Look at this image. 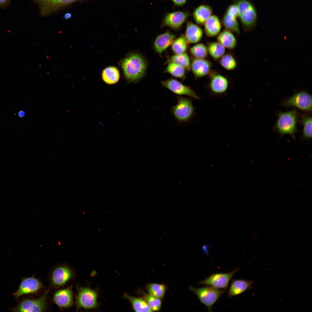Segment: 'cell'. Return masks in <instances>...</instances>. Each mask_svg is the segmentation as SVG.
I'll list each match as a JSON object with an SVG mask.
<instances>
[{
    "label": "cell",
    "mask_w": 312,
    "mask_h": 312,
    "mask_svg": "<svg viewBox=\"0 0 312 312\" xmlns=\"http://www.w3.org/2000/svg\"><path fill=\"white\" fill-rule=\"evenodd\" d=\"M121 66L127 80L130 82L136 83L144 76L147 63L141 54L133 52L128 54L122 60Z\"/></svg>",
    "instance_id": "obj_1"
},
{
    "label": "cell",
    "mask_w": 312,
    "mask_h": 312,
    "mask_svg": "<svg viewBox=\"0 0 312 312\" xmlns=\"http://www.w3.org/2000/svg\"><path fill=\"white\" fill-rule=\"evenodd\" d=\"M176 98L177 103L171 107L170 110L171 114L179 123L189 122L195 113L192 98L177 96Z\"/></svg>",
    "instance_id": "obj_2"
},
{
    "label": "cell",
    "mask_w": 312,
    "mask_h": 312,
    "mask_svg": "<svg viewBox=\"0 0 312 312\" xmlns=\"http://www.w3.org/2000/svg\"><path fill=\"white\" fill-rule=\"evenodd\" d=\"M297 116L296 110L280 112L275 126L277 132L281 135L289 134L294 139Z\"/></svg>",
    "instance_id": "obj_3"
},
{
    "label": "cell",
    "mask_w": 312,
    "mask_h": 312,
    "mask_svg": "<svg viewBox=\"0 0 312 312\" xmlns=\"http://www.w3.org/2000/svg\"><path fill=\"white\" fill-rule=\"evenodd\" d=\"M190 290L198 297L200 302L211 312L215 302L224 292V290L212 287H205L200 288L190 287Z\"/></svg>",
    "instance_id": "obj_4"
},
{
    "label": "cell",
    "mask_w": 312,
    "mask_h": 312,
    "mask_svg": "<svg viewBox=\"0 0 312 312\" xmlns=\"http://www.w3.org/2000/svg\"><path fill=\"white\" fill-rule=\"evenodd\" d=\"M236 4L239 8V16L244 27L247 30L255 25L257 19L256 10L254 5L248 0H238Z\"/></svg>",
    "instance_id": "obj_5"
},
{
    "label": "cell",
    "mask_w": 312,
    "mask_h": 312,
    "mask_svg": "<svg viewBox=\"0 0 312 312\" xmlns=\"http://www.w3.org/2000/svg\"><path fill=\"white\" fill-rule=\"evenodd\" d=\"M49 290L46 291L39 298L35 299H24L13 309L14 312H42L46 310Z\"/></svg>",
    "instance_id": "obj_6"
},
{
    "label": "cell",
    "mask_w": 312,
    "mask_h": 312,
    "mask_svg": "<svg viewBox=\"0 0 312 312\" xmlns=\"http://www.w3.org/2000/svg\"><path fill=\"white\" fill-rule=\"evenodd\" d=\"M97 291L87 287L78 289L76 298L77 308L86 309H95L98 306Z\"/></svg>",
    "instance_id": "obj_7"
},
{
    "label": "cell",
    "mask_w": 312,
    "mask_h": 312,
    "mask_svg": "<svg viewBox=\"0 0 312 312\" xmlns=\"http://www.w3.org/2000/svg\"><path fill=\"white\" fill-rule=\"evenodd\" d=\"M210 76L208 86L209 94L214 97H222L226 94L229 86L228 79L217 73H213Z\"/></svg>",
    "instance_id": "obj_8"
},
{
    "label": "cell",
    "mask_w": 312,
    "mask_h": 312,
    "mask_svg": "<svg viewBox=\"0 0 312 312\" xmlns=\"http://www.w3.org/2000/svg\"><path fill=\"white\" fill-rule=\"evenodd\" d=\"M237 268L230 272L213 274L201 281L199 283L210 286L218 289L227 290L230 281L233 275L238 270Z\"/></svg>",
    "instance_id": "obj_9"
},
{
    "label": "cell",
    "mask_w": 312,
    "mask_h": 312,
    "mask_svg": "<svg viewBox=\"0 0 312 312\" xmlns=\"http://www.w3.org/2000/svg\"><path fill=\"white\" fill-rule=\"evenodd\" d=\"M284 106L296 107L301 110L311 112L312 96L307 92H300L283 101Z\"/></svg>",
    "instance_id": "obj_10"
},
{
    "label": "cell",
    "mask_w": 312,
    "mask_h": 312,
    "mask_svg": "<svg viewBox=\"0 0 312 312\" xmlns=\"http://www.w3.org/2000/svg\"><path fill=\"white\" fill-rule=\"evenodd\" d=\"M161 83L163 87L177 95H186L197 100L200 99L190 87L184 85L176 79L171 78L161 81Z\"/></svg>",
    "instance_id": "obj_11"
},
{
    "label": "cell",
    "mask_w": 312,
    "mask_h": 312,
    "mask_svg": "<svg viewBox=\"0 0 312 312\" xmlns=\"http://www.w3.org/2000/svg\"><path fill=\"white\" fill-rule=\"evenodd\" d=\"M42 287L40 282L36 278L34 277L26 278L22 280L18 289L13 295L18 298L23 295L34 293Z\"/></svg>",
    "instance_id": "obj_12"
},
{
    "label": "cell",
    "mask_w": 312,
    "mask_h": 312,
    "mask_svg": "<svg viewBox=\"0 0 312 312\" xmlns=\"http://www.w3.org/2000/svg\"><path fill=\"white\" fill-rule=\"evenodd\" d=\"M188 16L187 13L182 11L168 13L164 18L162 26L178 29L185 22Z\"/></svg>",
    "instance_id": "obj_13"
},
{
    "label": "cell",
    "mask_w": 312,
    "mask_h": 312,
    "mask_svg": "<svg viewBox=\"0 0 312 312\" xmlns=\"http://www.w3.org/2000/svg\"><path fill=\"white\" fill-rule=\"evenodd\" d=\"M254 281L252 280L233 279L228 292L229 299L239 295L245 291L252 289Z\"/></svg>",
    "instance_id": "obj_14"
},
{
    "label": "cell",
    "mask_w": 312,
    "mask_h": 312,
    "mask_svg": "<svg viewBox=\"0 0 312 312\" xmlns=\"http://www.w3.org/2000/svg\"><path fill=\"white\" fill-rule=\"evenodd\" d=\"M72 286L60 290L55 294L53 300L58 306L62 308L71 307L73 303Z\"/></svg>",
    "instance_id": "obj_15"
},
{
    "label": "cell",
    "mask_w": 312,
    "mask_h": 312,
    "mask_svg": "<svg viewBox=\"0 0 312 312\" xmlns=\"http://www.w3.org/2000/svg\"><path fill=\"white\" fill-rule=\"evenodd\" d=\"M211 67V62L205 59L195 58L191 64V69L196 78L207 75L210 72Z\"/></svg>",
    "instance_id": "obj_16"
},
{
    "label": "cell",
    "mask_w": 312,
    "mask_h": 312,
    "mask_svg": "<svg viewBox=\"0 0 312 312\" xmlns=\"http://www.w3.org/2000/svg\"><path fill=\"white\" fill-rule=\"evenodd\" d=\"M73 273L68 268L65 266L59 267L55 269L52 275L53 284L57 286L65 284L71 278Z\"/></svg>",
    "instance_id": "obj_17"
},
{
    "label": "cell",
    "mask_w": 312,
    "mask_h": 312,
    "mask_svg": "<svg viewBox=\"0 0 312 312\" xmlns=\"http://www.w3.org/2000/svg\"><path fill=\"white\" fill-rule=\"evenodd\" d=\"M175 38L174 36L169 32L159 35L154 42L156 51L160 55L172 44Z\"/></svg>",
    "instance_id": "obj_18"
},
{
    "label": "cell",
    "mask_w": 312,
    "mask_h": 312,
    "mask_svg": "<svg viewBox=\"0 0 312 312\" xmlns=\"http://www.w3.org/2000/svg\"><path fill=\"white\" fill-rule=\"evenodd\" d=\"M203 35L202 29L198 26L191 22L187 25L185 37L188 43H196L199 41Z\"/></svg>",
    "instance_id": "obj_19"
},
{
    "label": "cell",
    "mask_w": 312,
    "mask_h": 312,
    "mask_svg": "<svg viewBox=\"0 0 312 312\" xmlns=\"http://www.w3.org/2000/svg\"><path fill=\"white\" fill-rule=\"evenodd\" d=\"M205 30L206 35L213 37L218 35L221 30V24L218 17L211 15L204 23Z\"/></svg>",
    "instance_id": "obj_20"
},
{
    "label": "cell",
    "mask_w": 312,
    "mask_h": 312,
    "mask_svg": "<svg viewBox=\"0 0 312 312\" xmlns=\"http://www.w3.org/2000/svg\"><path fill=\"white\" fill-rule=\"evenodd\" d=\"M217 41L225 48L233 49L237 44L235 37L231 31L226 29L220 33L217 37Z\"/></svg>",
    "instance_id": "obj_21"
},
{
    "label": "cell",
    "mask_w": 312,
    "mask_h": 312,
    "mask_svg": "<svg viewBox=\"0 0 312 312\" xmlns=\"http://www.w3.org/2000/svg\"><path fill=\"white\" fill-rule=\"evenodd\" d=\"M211 8L208 5H201L198 7L193 13L194 19L197 23L200 25L204 24L211 15Z\"/></svg>",
    "instance_id": "obj_22"
},
{
    "label": "cell",
    "mask_w": 312,
    "mask_h": 312,
    "mask_svg": "<svg viewBox=\"0 0 312 312\" xmlns=\"http://www.w3.org/2000/svg\"><path fill=\"white\" fill-rule=\"evenodd\" d=\"M124 296L130 302L135 311H153L144 298L131 296L126 294H124Z\"/></svg>",
    "instance_id": "obj_23"
},
{
    "label": "cell",
    "mask_w": 312,
    "mask_h": 312,
    "mask_svg": "<svg viewBox=\"0 0 312 312\" xmlns=\"http://www.w3.org/2000/svg\"><path fill=\"white\" fill-rule=\"evenodd\" d=\"M120 73L118 69L114 66L105 68L102 71V77L104 81L108 84L116 83L120 78Z\"/></svg>",
    "instance_id": "obj_24"
},
{
    "label": "cell",
    "mask_w": 312,
    "mask_h": 312,
    "mask_svg": "<svg viewBox=\"0 0 312 312\" xmlns=\"http://www.w3.org/2000/svg\"><path fill=\"white\" fill-rule=\"evenodd\" d=\"M222 23L226 29L240 34L239 23L236 17L226 13L223 17Z\"/></svg>",
    "instance_id": "obj_25"
},
{
    "label": "cell",
    "mask_w": 312,
    "mask_h": 312,
    "mask_svg": "<svg viewBox=\"0 0 312 312\" xmlns=\"http://www.w3.org/2000/svg\"><path fill=\"white\" fill-rule=\"evenodd\" d=\"M168 62H173L180 65L185 70H190L191 69V63L189 57L187 53H185L176 54L171 56L169 58Z\"/></svg>",
    "instance_id": "obj_26"
},
{
    "label": "cell",
    "mask_w": 312,
    "mask_h": 312,
    "mask_svg": "<svg viewBox=\"0 0 312 312\" xmlns=\"http://www.w3.org/2000/svg\"><path fill=\"white\" fill-rule=\"evenodd\" d=\"M208 53L215 60L220 58L225 52V48L217 42H209L207 47Z\"/></svg>",
    "instance_id": "obj_27"
},
{
    "label": "cell",
    "mask_w": 312,
    "mask_h": 312,
    "mask_svg": "<svg viewBox=\"0 0 312 312\" xmlns=\"http://www.w3.org/2000/svg\"><path fill=\"white\" fill-rule=\"evenodd\" d=\"M146 289L149 294L161 298L165 294L166 286L163 284L150 283L146 285Z\"/></svg>",
    "instance_id": "obj_28"
},
{
    "label": "cell",
    "mask_w": 312,
    "mask_h": 312,
    "mask_svg": "<svg viewBox=\"0 0 312 312\" xmlns=\"http://www.w3.org/2000/svg\"><path fill=\"white\" fill-rule=\"evenodd\" d=\"M140 293L143 296L148 305L153 311H159L161 307V302L160 298L155 297L140 290Z\"/></svg>",
    "instance_id": "obj_29"
},
{
    "label": "cell",
    "mask_w": 312,
    "mask_h": 312,
    "mask_svg": "<svg viewBox=\"0 0 312 312\" xmlns=\"http://www.w3.org/2000/svg\"><path fill=\"white\" fill-rule=\"evenodd\" d=\"M165 72L168 73L173 76L181 79L185 77V69L180 65L176 63H169Z\"/></svg>",
    "instance_id": "obj_30"
},
{
    "label": "cell",
    "mask_w": 312,
    "mask_h": 312,
    "mask_svg": "<svg viewBox=\"0 0 312 312\" xmlns=\"http://www.w3.org/2000/svg\"><path fill=\"white\" fill-rule=\"evenodd\" d=\"M188 42L185 36H182L174 41L172 45V48L176 54L185 53L187 50Z\"/></svg>",
    "instance_id": "obj_31"
},
{
    "label": "cell",
    "mask_w": 312,
    "mask_h": 312,
    "mask_svg": "<svg viewBox=\"0 0 312 312\" xmlns=\"http://www.w3.org/2000/svg\"><path fill=\"white\" fill-rule=\"evenodd\" d=\"M301 121L303 127L302 139L308 140L312 138V117L304 116Z\"/></svg>",
    "instance_id": "obj_32"
},
{
    "label": "cell",
    "mask_w": 312,
    "mask_h": 312,
    "mask_svg": "<svg viewBox=\"0 0 312 312\" xmlns=\"http://www.w3.org/2000/svg\"><path fill=\"white\" fill-rule=\"evenodd\" d=\"M190 52L195 58L205 59L208 53L207 47L203 43L195 44L190 49Z\"/></svg>",
    "instance_id": "obj_33"
},
{
    "label": "cell",
    "mask_w": 312,
    "mask_h": 312,
    "mask_svg": "<svg viewBox=\"0 0 312 312\" xmlns=\"http://www.w3.org/2000/svg\"><path fill=\"white\" fill-rule=\"evenodd\" d=\"M220 63L221 66L228 70H232L235 68L237 62L234 57L230 54L224 55L221 58Z\"/></svg>",
    "instance_id": "obj_34"
},
{
    "label": "cell",
    "mask_w": 312,
    "mask_h": 312,
    "mask_svg": "<svg viewBox=\"0 0 312 312\" xmlns=\"http://www.w3.org/2000/svg\"><path fill=\"white\" fill-rule=\"evenodd\" d=\"M226 13L231 15L236 18L238 17L239 8L236 3L231 4L228 8Z\"/></svg>",
    "instance_id": "obj_35"
},
{
    "label": "cell",
    "mask_w": 312,
    "mask_h": 312,
    "mask_svg": "<svg viewBox=\"0 0 312 312\" xmlns=\"http://www.w3.org/2000/svg\"><path fill=\"white\" fill-rule=\"evenodd\" d=\"M47 1H50L51 2L55 3H59L62 4L68 3L72 2L76 0H46Z\"/></svg>",
    "instance_id": "obj_36"
},
{
    "label": "cell",
    "mask_w": 312,
    "mask_h": 312,
    "mask_svg": "<svg viewBox=\"0 0 312 312\" xmlns=\"http://www.w3.org/2000/svg\"><path fill=\"white\" fill-rule=\"evenodd\" d=\"M176 5L181 6L184 4L187 0H171Z\"/></svg>",
    "instance_id": "obj_37"
},
{
    "label": "cell",
    "mask_w": 312,
    "mask_h": 312,
    "mask_svg": "<svg viewBox=\"0 0 312 312\" xmlns=\"http://www.w3.org/2000/svg\"><path fill=\"white\" fill-rule=\"evenodd\" d=\"M9 0H0V6L4 5L7 4Z\"/></svg>",
    "instance_id": "obj_38"
},
{
    "label": "cell",
    "mask_w": 312,
    "mask_h": 312,
    "mask_svg": "<svg viewBox=\"0 0 312 312\" xmlns=\"http://www.w3.org/2000/svg\"><path fill=\"white\" fill-rule=\"evenodd\" d=\"M18 116L21 117H23L25 115V113L23 111H21L18 112Z\"/></svg>",
    "instance_id": "obj_39"
},
{
    "label": "cell",
    "mask_w": 312,
    "mask_h": 312,
    "mask_svg": "<svg viewBox=\"0 0 312 312\" xmlns=\"http://www.w3.org/2000/svg\"><path fill=\"white\" fill-rule=\"evenodd\" d=\"M71 16V14L70 13H67L65 15V18L66 19H67L70 18Z\"/></svg>",
    "instance_id": "obj_40"
}]
</instances>
